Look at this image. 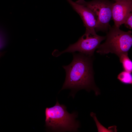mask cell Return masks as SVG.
Here are the masks:
<instances>
[{
	"instance_id": "6da1fadb",
	"label": "cell",
	"mask_w": 132,
	"mask_h": 132,
	"mask_svg": "<svg viewBox=\"0 0 132 132\" xmlns=\"http://www.w3.org/2000/svg\"><path fill=\"white\" fill-rule=\"evenodd\" d=\"M73 60L70 64L62 67L66 72L65 82L61 90L71 89L73 92L84 89L88 91H94L99 93L95 85L92 56L79 53H73Z\"/></svg>"
},
{
	"instance_id": "7a4b0ae2",
	"label": "cell",
	"mask_w": 132,
	"mask_h": 132,
	"mask_svg": "<svg viewBox=\"0 0 132 132\" xmlns=\"http://www.w3.org/2000/svg\"><path fill=\"white\" fill-rule=\"evenodd\" d=\"M45 126L53 131H76L79 126L76 121L77 114L69 113L64 105L60 104L57 100L53 107L46 108L45 110Z\"/></svg>"
},
{
	"instance_id": "3957f363",
	"label": "cell",
	"mask_w": 132,
	"mask_h": 132,
	"mask_svg": "<svg viewBox=\"0 0 132 132\" xmlns=\"http://www.w3.org/2000/svg\"><path fill=\"white\" fill-rule=\"evenodd\" d=\"M106 36V41L100 44L96 52L100 55L114 54L119 57L128 53L132 45V32H125L119 27L110 26Z\"/></svg>"
},
{
	"instance_id": "277c9868",
	"label": "cell",
	"mask_w": 132,
	"mask_h": 132,
	"mask_svg": "<svg viewBox=\"0 0 132 132\" xmlns=\"http://www.w3.org/2000/svg\"><path fill=\"white\" fill-rule=\"evenodd\" d=\"M106 36L99 35L95 29L86 30L85 33L75 43L70 44L64 50L59 52L56 50L53 52V56L57 57L66 52L78 51L87 55L92 56L94 51L101 42L106 39Z\"/></svg>"
},
{
	"instance_id": "5b68a950",
	"label": "cell",
	"mask_w": 132,
	"mask_h": 132,
	"mask_svg": "<svg viewBox=\"0 0 132 132\" xmlns=\"http://www.w3.org/2000/svg\"><path fill=\"white\" fill-rule=\"evenodd\" d=\"M87 7L94 13L97 23L96 31L107 32L112 18V10L113 3L108 0H93L87 2L84 0H78L76 2Z\"/></svg>"
},
{
	"instance_id": "8992f818",
	"label": "cell",
	"mask_w": 132,
	"mask_h": 132,
	"mask_svg": "<svg viewBox=\"0 0 132 132\" xmlns=\"http://www.w3.org/2000/svg\"><path fill=\"white\" fill-rule=\"evenodd\" d=\"M132 10V1H119L113 3L112 19L114 21V26L120 27L124 23Z\"/></svg>"
},
{
	"instance_id": "52a82bcc",
	"label": "cell",
	"mask_w": 132,
	"mask_h": 132,
	"mask_svg": "<svg viewBox=\"0 0 132 132\" xmlns=\"http://www.w3.org/2000/svg\"><path fill=\"white\" fill-rule=\"evenodd\" d=\"M82 19L86 30L95 29L97 23L96 18L94 13L86 6L74 2L72 0H66Z\"/></svg>"
},
{
	"instance_id": "ba28073f",
	"label": "cell",
	"mask_w": 132,
	"mask_h": 132,
	"mask_svg": "<svg viewBox=\"0 0 132 132\" xmlns=\"http://www.w3.org/2000/svg\"><path fill=\"white\" fill-rule=\"evenodd\" d=\"M120 63L122 64L124 71L131 73L132 62L128 56V53L122 54L119 57Z\"/></svg>"
},
{
	"instance_id": "9c48e42d",
	"label": "cell",
	"mask_w": 132,
	"mask_h": 132,
	"mask_svg": "<svg viewBox=\"0 0 132 132\" xmlns=\"http://www.w3.org/2000/svg\"><path fill=\"white\" fill-rule=\"evenodd\" d=\"M117 78L124 84H132V76L131 73L124 70L119 74Z\"/></svg>"
},
{
	"instance_id": "30bf717a",
	"label": "cell",
	"mask_w": 132,
	"mask_h": 132,
	"mask_svg": "<svg viewBox=\"0 0 132 132\" xmlns=\"http://www.w3.org/2000/svg\"><path fill=\"white\" fill-rule=\"evenodd\" d=\"M90 116L94 119L97 125L98 132H116V127L114 126L109 127V129H107L101 125L98 120L95 114L92 112L90 113Z\"/></svg>"
},
{
	"instance_id": "8fae6325",
	"label": "cell",
	"mask_w": 132,
	"mask_h": 132,
	"mask_svg": "<svg viewBox=\"0 0 132 132\" xmlns=\"http://www.w3.org/2000/svg\"><path fill=\"white\" fill-rule=\"evenodd\" d=\"M132 13L130 12L125 21L124 24L125 26L130 29H132Z\"/></svg>"
},
{
	"instance_id": "7c38bea8",
	"label": "cell",
	"mask_w": 132,
	"mask_h": 132,
	"mask_svg": "<svg viewBox=\"0 0 132 132\" xmlns=\"http://www.w3.org/2000/svg\"><path fill=\"white\" fill-rule=\"evenodd\" d=\"M116 2L121 1H132V0H114Z\"/></svg>"
},
{
	"instance_id": "4fadbf2b",
	"label": "cell",
	"mask_w": 132,
	"mask_h": 132,
	"mask_svg": "<svg viewBox=\"0 0 132 132\" xmlns=\"http://www.w3.org/2000/svg\"><path fill=\"white\" fill-rule=\"evenodd\" d=\"M1 54L0 53V56L1 55Z\"/></svg>"
}]
</instances>
